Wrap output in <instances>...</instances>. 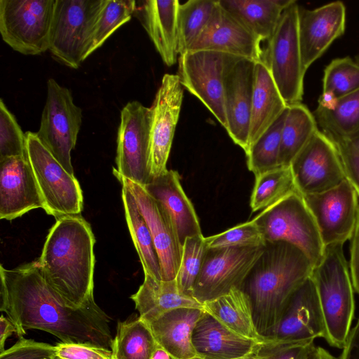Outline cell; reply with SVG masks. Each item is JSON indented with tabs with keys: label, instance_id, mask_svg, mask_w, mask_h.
<instances>
[{
	"label": "cell",
	"instance_id": "1",
	"mask_svg": "<svg viewBox=\"0 0 359 359\" xmlns=\"http://www.w3.org/2000/svg\"><path fill=\"white\" fill-rule=\"evenodd\" d=\"M0 311L22 337L27 329L49 332L64 343H89L111 348L109 316L94 298L68 306L44 279L37 261L7 269L0 266Z\"/></svg>",
	"mask_w": 359,
	"mask_h": 359
},
{
	"label": "cell",
	"instance_id": "2",
	"mask_svg": "<svg viewBox=\"0 0 359 359\" xmlns=\"http://www.w3.org/2000/svg\"><path fill=\"white\" fill-rule=\"evenodd\" d=\"M313 265L296 246L283 241L266 242L240 289L249 299L258 333L273 337L292 293L312 273Z\"/></svg>",
	"mask_w": 359,
	"mask_h": 359
},
{
	"label": "cell",
	"instance_id": "3",
	"mask_svg": "<svg viewBox=\"0 0 359 359\" xmlns=\"http://www.w3.org/2000/svg\"><path fill=\"white\" fill-rule=\"evenodd\" d=\"M95 243L81 215L62 216L49 230L37 260L47 283L71 308L94 298Z\"/></svg>",
	"mask_w": 359,
	"mask_h": 359
},
{
	"label": "cell",
	"instance_id": "4",
	"mask_svg": "<svg viewBox=\"0 0 359 359\" xmlns=\"http://www.w3.org/2000/svg\"><path fill=\"white\" fill-rule=\"evenodd\" d=\"M343 245L325 246L311 275L324 320V339L339 349L346 344L355 313L354 289Z\"/></svg>",
	"mask_w": 359,
	"mask_h": 359
},
{
	"label": "cell",
	"instance_id": "5",
	"mask_svg": "<svg viewBox=\"0 0 359 359\" xmlns=\"http://www.w3.org/2000/svg\"><path fill=\"white\" fill-rule=\"evenodd\" d=\"M252 219L266 243H290L301 250L313 266L321 260L325 247L315 219L298 191L262 210Z\"/></svg>",
	"mask_w": 359,
	"mask_h": 359
},
{
	"label": "cell",
	"instance_id": "6",
	"mask_svg": "<svg viewBox=\"0 0 359 359\" xmlns=\"http://www.w3.org/2000/svg\"><path fill=\"white\" fill-rule=\"evenodd\" d=\"M106 0H55L49 49L53 57L77 69L88 57L93 31Z\"/></svg>",
	"mask_w": 359,
	"mask_h": 359
},
{
	"label": "cell",
	"instance_id": "7",
	"mask_svg": "<svg viewBox=\"0 0 359 359\" xmlns=\"http://www.w3.org/2000/svg\"><path fill=\"white\" fill-rule=\"evenodd\" d=\"M299 6L295 1L283 11L263 50L262 62L287 105L302 102L304 95L306 71L299 41Z\"/></svg>",
	"mask_w": 359,
	"mask_h": 359
},
{
	"label": "cell",
	"instance_id": "8",
	"mask_svg": "<svg viewBox=\"0 0 359 359\" xmlns=\"http://www.w3.org/2000/svg\"><path fill=\"white\" fill-rule=\"evenodd\" d=\"M26 156L34 172L44 210L55 219L81 215L83 197L80 184L41 143L36 133H25Z\"/></svg>",
	"mask_w": 359,
	"mask_h": 359
},
{
	"label": "cell",
	"instance_id": "9",
	"mask_svg": "<svg viewBox=\"0 0 359 359\" xmlns=\"http://www.w3.org/2000/svg\"><path fill=\"white\" fill-rule=\"evenodd\" d=\"M55 0H0V33L13 50L27 55L49 49Z\"/></svg>",
	"mask_w": 359,
	"mask_h": 359
},
{
	"label": "cell",
	"instance_id": "10",
	"mask_svg": "<svg viewBox=\"0 0 359 359\" xmlns=\"http://www.w3.org/2000/svg\"><path fill=\"white\" fill-rule=\"evenodd\" d=\"M81 123V109L74 104L70 90L49 79L46 101L36 135L72 175L74 174L71 151L75 147Z\"/></svg>",
	"mask_w": 359,
	"mask_h": 359
},
{
	"label": "cell",
	"instance_id": "11",
	"mask_svg": "<svg viewBox=\"0 0 359 359\" xmlns=\"http://www.w3.org/2000/svg\"><path fill=\"white\" fill-rule=\"evenodd\" d=\"M151 109L138 101L128 102L121 112L113 173L141 186L152 179L150 160Z\"/></svg>",
	"mask_w": 359,
	"mask_h": 359
},
{
	"label": "cell",
	"instance_id": "12",
	"mask_svg": "<svg viewBox=\"0 0 359 359\" xmlns=\"http://www.w3.org/2000/svg\"><path fill=\"white\" fill-rule=\"evenodd\" d=\"M233 55L214 50H189L179 55L180 81L227 128L224 97V76Z\"/></svg>",
	"mask_w": 359,
	"mask_h": 359
},
{
	"label": "cell",
	"instance_id": "13",
	"mask_svg": "<svg viewBox=\"0 0 359 359\" xmlns=\"http://www.w3.org/2000/svg\"><path fill=\"white\" fill-rule=\"evenodd\" d=\"M264 246L208 248L193 297L203 304L233 288L240 289Z\"/></svg>",
	"mask_w": 359,
	"mask_h": 359
},
{
	"label": "cell",
	"instance_id": "14",
	"mask_svg": "<svg viewBox=\"0 0 359 359\" xmlns=\"http://www.w3.org/2000/svg\"><path fill=\"white\" fill-rule=\"evenodd\" d=\"M302 196L325 247L344 245L351 239L358 217L359 198L346 180L325 191Z\"/></svg>",
	"mask_w": 359,
	"mask_h": 359
},
{
	"label": "cell",
	"instance_id": "15",
	"mask_svg": "<svg viewBox=\"0 0 359 359\" xmlns=\"http://www.w3.org/2000/svg\"><path fill=\"white\" fill-rule=\"evenodd\" d=\"M297 191L302 196L335 187L346 180L334 142L318 130L290 164Z\"/></svg>",
	"mask_w": 359,
	"mask_h": 359
},
{
	"label": "cell",
	"instance_id": "16",
	"mask_svg": "<svg viewBox=\"0 0 359 359\" xmlns=\"http://www.w3.org/2000/svg\"><path fill=\"white\" fill-rule=\"evenodd\" d=\"M179 76L165 74L150 107V160L152 179L167 171L183 100ZM151 179V180H152Z\"/></svg>",
	"mask_w": 359,
	"mask_h": 359
},
{
	"label": "cell",
	"instance_id": "17",
	"mask_svg": "<svg viewBox=\"0 0 359 359\" xmlns=\"http://www.w3.org/2000/svg\"><path fill=\"white\" fill-rule=\"evenodd\" d=\"M253 60L233 55L224 76V97L229 135L247 151L254 84Z\"/></svg>",
	"mask_w": 359,
	"mask_h": 359
},
{
	"label": "cell",
	"instance_id": "18",
	"mask_svg": "<svg viewBox=\"0 0 359 359\" xmlns=\"http://www.w3.org/2000/svg\"><path fill=\"white\" fill-rule=\"evenodd\" d=\"M116 177L132 192L149 228L160 261L162 280H175L181 263L182 246L170 217L160 203L142 186L125 177Z\"/></svg>",
	"mask_w": 359,
	"mask_h": 359
},
{
	"label": "cell",
	"instance_id": "19",
	"mask_svg": "<svg viewBox=\"0 0 359 359\" xmlns=\"http://www.w3.org/2000/svg\"><path fill=\"white\" fill-rule=\"evenodd\" d=\"M261 41L219 3L189 50H214L255 62L262 61Z\"/></svg>",
	"mask_w": 359,
	"mask_h": 359
},
{
	"label": "cell",
	"instance_id": "20",
	"mask_svg": "<svg viewBox=\"0 0 359 359\" xmlns=\"http://www.w3.org/2000/svg\"><path fill=\"white\" fill-rule=\"evenodd\" d=\"M346 25V7L334 1L315 9L299 6L298 33L302 60L306 70L343 35Z\"/></svg>",
	"mask_w": 359,
	"mask_h": 359
},
{
	"label": "cell",
	"instance_id": "21",
	"mask_svg": "<svg viewBox=\"0 0 359 359\" xmlns=\"http://www.w3.org/2000/svg\"><path fill=\"white\" fill-rule=\"evenodd\" d=\"M325 337L323 313L315 285L310 276L290 297L273 340L297 343Z\"/></svg>",
	"mask_w": 359,
	"mask_h": 359
},
{
	"label": "cell",
	"instance_id": "22",
	"mask_svg": "<svg viewBox=\"0 0 359 359\" xmlns=\"http://www.w3.org/2000/svg\"><path fill=\"white\" fill-rule=\"evenodd\" d=\"M39 208L44 203L27 156L0 159V218L12 220Z\"/></svg>",
	"mask_w": 359,
	"mask_h": 359
},
{
	"label": "cell",
	"instance_id": "23",
	"mask_svg": "<svg viewBox=\"0 0 359 359\" xmlns=\"http://www.w3.org/2000/svg\"><path fill=\"white\" fill-rule=\"evenodd\" d=\"M142 187L165 210L182 246L187 238L202 234L195 209L182 187L177 171L167 170Z\"/></svg>",
	"mask_w": 359,
	"mask_h": 359
},
{
	"label": "cell",
	"instance_id": "24",
	"mask_svg": "<svg viewBox=\"0 0 359 359\" xmlns=\"http://www.w3.org/2000/svg\"><path fill=\"white\" fill-rule=\"evenodd\" d=\"M179 5L178 0L137 1L134 13L168 67L174 65L180 55L177 30Z\"/></svg>",
	"mask_w": 359,
	"mask_h": 359
},
{
	"label": "cell",
	"instance_id": "25",
	"mask_svg": "<svg viewBox=\"0 0 359 359\" xmlns=\"http://www.w3.org/2000/svg\"><path fill=\"white\" fill-rule=\"evenodd\" d=\"M259 344L231 331L204 310L192 333L198 359H236L252 352Z\"/></svg>",
	"mask_w": 359,
	"mask_h": 359
},
{
	"label": "cell",
	"instance_id": "26",
	"mask_svg": "<svg viewBox=\"0 0 359 359\" xmlns=\"http://www.w3.org/2000/svg\"><path fill=\"white\" fill-rule=\"evenodd\" d=\"M203 311L198 308H177L146 324L157 344L175 359H198L192 333Z\"/></svg>",
	"mask_w": 359,
	"mask_h": 359
},
{
	"label": "cell",
	"instance_id": "27",
	"mask_svg": "<svg viewBox=\"0 0 359 359\" xmlns=\"http://www.w3.org/2000/svg\"><path fill=\"white\" fill-rule=\"evenodd\" d=\"M287 106L266 65L262 61L256 62L248 148L278 119Z\"/></svg>",
	"mask_w": 359,
	"mask_h": 359
},
{
	"label": "cell",
	"instance_id": "28",
	"mask_svg": "<svg viewBox=\"0 0 359 359\" xmlns=\"http://www.w3.org/2000/svg\"><path fill=\"white\" fill-rule=\"evenodd\" d=\"M130 298L139 312V318L147 324L177 308L203 309V304L194 298L180 292L175 280H158L148 274H144L143 283Z\"/></svg>",
	"mask_w": 359,
	"mask_h": 359
},
{
	"label": "cell",
	"instance_id": "29",
	"mask_svg": "<svg viewBox=\"0 0 359 359\" xmlns=\"http://www.w3.org/2000/svg\"><path fill=\"white\" fill-rule=\"evenodd\" d=\"M293 0H219V4L261 41L273 35L283 11Z\"/></svg>",
	"mask_w": 359,
	"mask_h": 359
},
{
	"label": "cell",
	"instance_id": "30",
	"mask_svg": "<svg viewBox=\"0 0 359 359\" xmlns=\"http://www.w3.org/2000/svg\"><path fill=\"white\" fill-rule=\"evenodd\" d=\"M203 310L235 333L259 343L266 340L257 332L247 295L239 288L203 304Z\"/></svg>",
	"mask_w": 359,
	"mask_h": 359
},
{
	"label": "cell",
	"instance_id": "31",
	"mask_svg": "<svg viewBox=\"0 0 359 359\" xmlns=\"http://www.w3.org/2000/svg\"><path fill=\"white\" fill-rule=\"evenodd\" d=\"M121 184V197L127 225L144 273L162 280L160 261L149 228L132 192L126 184Z\"/></svg>",
	"mask_w": 359,
	"mask_h": 359
},
{
	"label": "cell",
	"instance_id": "32",
	"mask_svg": "<svg viewBox=\"0 0 359 359\" xmlns=\"http://www.w3.org/2000/svg\"><path fill=\"white\" fill-rule=\"evenodd\" d=\"M313 114L326 135L348 138L359 130V90L330 102L318 104Z\"/></svg>",
	"mask_w": 359,
	"mask_h": 359
},
{
	"label": "cell",
	"instance_id": "33",
	"mask_svg": "<svg viewBox=\"0 0 359 359\" xmlns=\"http://www.w3.org/2000/svg\"><path fill=\"white\" fill-rule=\"evenodd\" d=\"M319 130L313 114L302 102L288 105L281 133L280 166L288 167Z\"/></svg>",
	"mask_w": 359,
	"mask_h": 359
},
{
	"label": "cell",
	"instance_id": "34",
	"mask_svg": "<svg viewBox=\"0 0 359 359\" xmlns=\"http://www.w3.org/2000/svg\"><path fill=\"white\" fill-rule=\"evenodd\" d=\"M157 346L149 327L138 317L118 323L111 349L114 359H151Z\"/></svg>",
	"mask_w": 359,
	"mask_h": 359
},
{
	"label": "cell",
	"instance_id": "35",
	"mask_svg": "<svg viewBox=\"0 0 359 359\" xmlns=\"http://www.w3.org/2000/svg\"><path fill=\"white\" fill-rule=\"evenodd\" d=\"M358 90L359 55L334 59L324 70L318 104L330 102Z\"/></svg>",
	"mask_w": 359,
	"mask_h": 359
},
{
	"label": "cell",
	"instance_id": "36",
	"mask_svg": "<svg viewBox=\"0 0 359 359\" xmlns=\"http://www.w3.org/2000/svg\"><path fill=\"white\" fill-rule=\"evenodd\" d=\"M295 191L290 166H281L256 175L250 198L252 211L263 210Z\"/></svg>",
	"mask_w": 359,
	"mask_h": 359
},
{
	"label": "cell",
	"instance_id": "37",
	"mask_svg": "<svg viewBox=\"0 0 359 359\" xmlns=\"http://www.w3.org/2000/svg\"><path fill=\"white\" fill-rule=\"evenodd\" d=\"M218 0H189L179 5L177 18L179 55L185 53L208 25Z\"/></svg>",
	"mask_w": 359,
	"mask_h": 359
},
{
	"label": "cell",
	"instance_id": "38",
	"mask_svg": "<svg viewBox=\"0 0 359 359\" xmlns=\"http://www.w3.org/2000/svg\"><path fill=\"white\" fill-rule=\"evenodd\" d=\"M287 108L245 152L247 165L255 176L281 167L279 155L281 133Z\"/></svg>",
	"mask_w": 359,
	"mask_h": 359
},
{
	"label": "cell",
	"instance_id": "39",
	"mask_svg": "<svg viewBox=\"0 0 359 359\" xmlns=\"http://www.w3.org/2000/svg\"><path fill=\"white\" fill-rule=\"evenodd\" d=\"M135 10L136 1L134 0H106L93 31L88 56L117 29L129 21Z\"/></svg>",
	"mask_w": 359,
	"mask_h": 359
},
{
	"label": "cell",
	"instance_id": "40",
	"mask_svg": "<svg viewBox=\"0 0 359 359\" xmlns=\"http://www.w3.org/2000/svg\"><path fill=\"white\" fill-rule=\"evenodd\" d=\"M207 250L205 237L202 234L187 238L184 241L181 263L175 278L178 290L182 294L193 297L194 287Z\"/></svg>",
	"mask_w": 359,
	"mask_h": 359
},
{
	"label": "cell",
	"instance_id": "41",
	"mask_svg": "<svg viewBox=\"0 0 359 359\" xmlns=\"http://www.w3.org/2000/svg\"><path fill=\"white\" fill-rule=\"evenodd\" d=\"M208 248L262 247L266 241L253 219L205 238Z\"/></svg>",
	"mask_w": 359,
	"mask_h": 359
},
{
	"label": "cell",
	"instance_id": "42",
	"mask_svg": "<svg viewBox=\"0 0 359 359\" xmlns=\"http://www.w3.org/2000/svg\"><path fill=\"white\" fill-rule=\"evenodd\" d=\"M26 155L25 133L0 100V159Z\"/></svg>",
	"mask_w": 359,
	"mask_h": 359
},
{
	"label": "cell",
	"instance_id": "43",
	"mask_svg": "<svg viewBox=\"0 0 359 359\" xmlns=\"http://www.w3.org/2000/svg\"><path fill=\"white\" fill-rule=\"evenodd\" d=\"M55 346L25 339L0 353V359H54Z\"/></svg>",
	"mask_w": 359,
	"mask_h": 359
},
{
	"label": "cell",
	"instance_id": "44",
	"mask_svg": "<svg viewBox=\"0 0 359 359\" xmlns=\"http://www.w3.org/2000/svg\"><path fill=\"white\" fill-rule=\"evenodd\" d=\"M55 359H114L111 350L89 343H64L55 346Z\"/></svg>",
	"mask_w": 359,
	"mask_h": 359
},
{
	"label": "cell",
	"instance_id": "45",
	"mask_svg": "<svg viewBox=\"0 0 359 359\" xmlns=\"http://www.w3.org/2000/svg\"><path fill=\"white\" fill-rule=\"evenodd\" d=\"M329 137L337 148L346 180L359 198V151L346 138Z\"/></svg>",
	"mask_w": 359,
	"mask_h": 359
},
{
	"label": "cell",
	"instance_id": "46",
	"mask_svg": "<svg viewBox=\"0 0 359 359\" xmlns=\"http://www.w3.org/2000/svg\"><path fill=\"white\" fill-rule=\"evenodd\" d=\"M316 346L314 341L288 342L278 351L274 359H309Z\"/></svg>",
	"mask_w": 359,
	"mask_h": 359
},
{
	"label": "cell",
	"instance_id": "47",
	"mask_svg": "<svg viewBox=\"0 0 359 359\" xmlns=\"http://www.w3.org/2000/svg\"><path fill=\"white\" fill-rule=\"evenodd\" d=\"M348 266L354 291L359 294V213L355 229L350 239Z\"/></svg>",
	"mask_w": 359,
	"mask_h": 359
},
{
	"label": "cell",
	"instance_id": "48",
	"mask_svg": "<svg viewBox=\"0 0 359 359\" xmlns=\"http://www.w3.org/2000/svg\"><path fill=\"white\" fill-rule=\"evenodd\" d=\"M286 343L288 342L271 341L262 343L252 352L236 359H274L278 351Z\"/></svg>",
	"mask_w": 359,
	"mask_h": 359
},
{
	"label": "cell",
	"instance_id": "49",
	"mask_svg": "<svg viewBox=\"0 0 359 359\" xmlns=\"http://www.w3.org/2000/svg\"><path fill=\"white\" fill-rule=\"evenodd\" d=\"M338 359H359V318L354 327L351 329Z\"/></svg>",
	"mask_w": 359,
	"mask_h": 359
},
{
	"label": "cell",
	"instance_id": "50",
	"mask_svg": "<svg viewBox=\"0 0 359 359\" xmlns=\"http://www.w3.org/2000/svg\"><path fill=\"white\" fill-rule=\"evenodd\" d=\"M13 333L18 334V329L9 318L1 314L0 318V353L5 351L6 340Z\"/></svg>",
	"mask_w": 359,
	"mask_h": 359
},
{
	"label": "cell",
	"instance_id": "51",
	"mask_svg": "<svg viewBox=\"0 0 359 359\" xmlns=\"http://www.w3.org/2000/svg\"><path fill=\"white\" fill-rule=\"evenodd\" d=\"M309 359H338L328 351L320 346H316Z\"/></svg>",
	"mask_w": 359,
	"mask_h": 359
},
{
	"label": "cell",
	"instance_id": "52",
	"mask_svg": "<svg viewBox=\"0 0 359 359\" xmlns=\"http://www.w3.org/2000/svg\"><path fill=\"white\" fill-rule=\"evenodd\" d=\"M151 359H175L171 355H170L165 350L160 347L158 345Z\"/></svg>",
	"mask_w": 359,
	"mask_h": 359
},
{
	"label": "cell",
	"instance_id": "53",
	"mask_svg": "<svg viewBox=\"0 0 359 359\" xmlns=\"http://www.w3.org/2000/svg\"><path fill=\"white\" fill-rule=\"evenodd\" d=\"M346 139L359 151V130Z\"/></svg>",
	"mask_w": 359,
	"mask_h": 359
},
{
	"label": "cell",
	"instance_id": "54",
	"mask_svg": "<svg viewBox=\"0 0 359 359\" xmlns=\"http://www.w3.org/2000/svg\"><path fill=\"white\" fill-rule=\"evenodd\" d=\"M55 359V358H54Z\"/></svg>",
	"mask_w": 359,
	"mask_h": 359
}]
</instances>
